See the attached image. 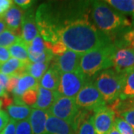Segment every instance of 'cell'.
I'll return each instance as SVG.
<instances>
[{
  "instance_id": "6da1fadb",
  "label": "cell",
  "mask_w": 134,
  "mask_h": 134,
  "mask_svg": "<svg viewBox=\"0 0 134 134\" xmlns=\"http://www.w3.org/2000/svg\"><path fill=\"white\" fill-rule=\"evenodd\" d=\"M58 36L67 49L82 54L113 43L110 36L97 29L86 16L65 25Z\"/></svg>"
},
{
  "instance_id": "7a4b0ae2",
  "label": "cell",
  "mask_w": 134,
  "mask_h": 134,
  "mask_svg": "<svg viewBox=\"0 0 134 134\" xmlns=\"http://www.w3.org/2000/svg\"><path fill=\"white\" fill-rule=\"evenodd\" d=\"M92 17L96 28L111 38L132 28V23L127 16L113 9L105 1L92 2Z\"/></svg>"
},
{
  "instance_id": "3957f363",
  "label": "cell",
  "mask_w": 134,
  "mask_h": 134,
  "mask_svg": "<svg viewBox=\"0 0 134 134\" xmlns=\"http://www.w3.org/2000/svg\"><path fill=\"white\" fill-rule=\"evenodd\" d=\"M115 49V46L112 43L83 54L80 62V72L89 79L104 69L112 68V58Z\"/></svg>"
},
{
  "instance_id": "277c9868",
  "label": "cell",
  "mask_w": 134,
  "mask_h": 134,
  "mask_svg": "<svg viewBox=\"0 0 134 134\" xmlns=\"http://www.w3.org/2000/svg\"><path fill=\"white\" fill-rule=\"evenodd\" d=\"M94 80V84L106 104H113L119 99L123 86L125 74L115 72L113 68L100 72Z\"/></svg>"
},
{
  "instance_id": "5b68a950",
  "label": "cell",
  "mask_w": 134,
  "mask_h": 134,
  "mask_svg": "<svg viewBox=\"0 0 134 134\" xmlns=\"http://www.w3.org/2000/svg\"><path fill=\"white\" fill-rule=\"evenodd\" d=\"M77 106L82 110L95 111L107 105L103 97L96 88L94 82L87 81L75 98Z\"/></svg>"
},
{
  "instance_id": "8992f818",
  "label": "cell",
  "mask_w": 134,
  "mask_h": 134,
  "mask_svg": "<svg viewBox=\"0 0 134 134\" xmlns=\"http://www.w3.org/2000/svg\"><path fill=\"white\" fill-rule=\"evenodd\" d=\"M48 112L50 115L63 120L72 126L75 116L79 112V107L77 106L75 98L60 96L58 93Z\"/></svg>"
},
{
  "instance_id": "52a82bcc",
  "label": "cell",
  "mask_w": 134,
  "mask_h": 134,
  "mask_svg": "<svg viewBox=\"0 0 134 134\" xmlns=\"http://www.w3.org/2000/svg\"><path fill=\"white\" fill-rule=\"evenodd\" d=\"M87 81L80 70L60 75L57 92L60 96L75 98Z\"/></svg>"
},
{
  "instance_id": "ba28073f",
  "label": "cell",
  "mask_w": 134,
  "mask_h": 134,
  "mask_svg": "<svg viewBox=\"0 0 134 134\" xmlns=\"http://www.w3.org/2000/svg\"><path fill=\"white\" fill-rule=\"evenodd\" d=\"M82 55V54L67 49L60 56H54L51 63L60 74L76 72L79 70Z\"/></svg>"
},
{
  "instance_id": "9c48e42d",
  "label": "cell",
  "mask_w": 134,
  "mask_h": 134,
  "mask_svg": "<svg viewBox=\"0 0 134 134\" xmlns=\"http://www.w3.org/2000/svg\"><path fill=\"white\" fill-rule=\"evenodd\" d=\"M113 69L120 74H125L134 69V50L116 47L112 58Z\"/></svg>"
},
{
  "instance_id": "30bf717a",
  "label": "cell",
  "mask_w": 134,
  "mask_h": 134,
  "mask_svg": "<svg viewBox=\"0 0 134 134\" xmlns=\"http://www.w3.org/2000/svg\"><path fill=\"white\" fill-rule=\"evenodd\" d=\"M115 113L109 106H104L94 111L93 125L96 134H107L114 125Z\"/></svg>"
},
{
  "instance_id": "8fae6325",
  "label": "cell",
  "mask_w": 134,
  "mask_h": 134,
  "mask_svg": "<svg viewBox=\"0 0 134 134\" xmlns=\"http://www.w3.org/2000/svg\"><path fill=\"white\" fill-rule=\"evenodd\" d=\"M38 35L39 31L35 20V14L33 9L30 8L25 12L23 17L20 39L29 47V44Z\"/></svg>"
},
{
  "instance_id": "7c38bea8",
  "label": "cell",
  "mask_w": 134,
  "mask_h": 134,
  "mask_svg": "<svg viewBox=\"0 0 134 134\" xmlns=\"http://www.w3.org/2000/svg\"><path fill=\"white\" fill-rule=\"evenodd\" d=\"M94 111L79 110L72 127L75 134H96L93 125Z\"/></svg>"
},
{
  "instance_id": "4fadbf2b",
  "label": "cell",
  "mask_w": 134,
  "mask_h": 134,
  "mask_svg": "<svg viewBox=\"0 0 134 134\" xmlns=\"http://www.w3.org/2000/svg\"><path fill=\"white\" fill-rule=\"evenodd\" d=\"M23 15L24 11L14 3L2 18L6 28L19 37L21 36V25Z\"/></svg>"
},
{
  "instance_id": "5bb4252c",
  "label": "cell",
  "mask_w": 134,
  "mask_h": 134,
  "mask_svg": "<svg viewBox=\"0 0 134 134\" xmlns=\"http://www.w3.org/2000/svg\"><path fill=\"white\" fill-rule=\"evenodd\" d=\"M46 134H75L72 126L63 120L48 113L46 124Z\"/></svg>"
},
{
  "instance_id": "9a60e30c",
  "label": "cell",
  "mask_w": 134,
  "mask_h": 134,
  "mask_svg": "<svg viewBox=\"0 0 134 134\" xmlns=\"http://www.w3.org/2000/svg\"><path fill=\"white\" fill-rule=\"evenodd\" d=\"M48 112L46 110L32 109L29 116V122L32 134H46V124Z\"/></svg>"
},
{
  "instance_id": "2e32d148",
  "label": "cell",
  "mask_w": 134,
  "mask_h": 134,
  "mask_svg": "<svg viewBox=\"0 0 134 134\" xmlns=\"http://www.w3.org/2000/svg\"><path fill=\"white\" fill-rule=\"evenodd\" d=\"M58 95V92L57 91L48 90L39 86L37 90V99L35 104L33 106V109L48 111Z\"/></svg>"
},
{
  "instance_id": "e0dca14e",
  "label": "cell",
  "mask_w": 134,
  "mask_h": 134,
  "mask_svg": "<svg viewBox=\"0 0 134 134\" xmlns=\"http://www.w3.org/2000/svg\"><path fill=\"white\" fill-rule=\"evenodd\" d=\"M60 73L54 66L52 65L40 80V86L52 91H57L60 78Z\"/></svg>"
},
{
  "instance_id": "ac0fdd59",
  "label": "cell",
  "mask_w": 134,
  "mask_h": 134,
  "mask_svg": "<svg viewBox=\"0 0 134 134\" xmlns=\"http://www.w3.org/2000/svg\"><path fill=\"white\" fill-rule=\"evenodd\" d=\"M26 64H24L16 58H11L0 66V73L8 76L15 75L19 77L26 73Z\"/></svg>"
},
{
  "instance_id": "d6986e66",
  "label": "cell",
  "mask_w": 134,
  "mask_h": 134,
  "mask_svg": "<svg viewBox=\"0 0 134 134\" xmlns=\"http://www.w3.org/2000/svg\"><path fill=\"white\" fill-rule=\"evenodd\" d=\"M38 86V81L29 75L28 73H25L19 77L17 86L13 90L12 93L14 94V96L21 97L25 92L30 90L37 89Z\"/></svg>"
},
{
  "instance_id": "ffe728a7",
  "label": "cell",
  "mask_w": 134,
  "mask_h": 134,
  "mask_svg": "<svg viewBox=\"0 0 134 134\" xmlns=\"http://www.w3.org/2000/svg\"><path fill=\"white\" fill-rule=\"evenodd\" d=\"M7 113L10 119L16 121L28 120L31 115V108L25 104H13L7 108Z\"/></svg>"
},
{
  "instance_id": "44dd1931",
  "label": "cell",
  "mask_w": 134,
  "mask_h": 134,
  "mask_svg": "<svg viewBox=\"0 0 134 134\" xmlns=\"http://www.w3.org/2000/svg\"><path fill=\"white\" fill-rule=\"evenodd\" d=\"M9 52L10 56L19 60V61L23 63L24 64L29 65L31 63L29 60V53H28V47L23 42L20 37L14 44H13L10 47Z\"/></svg>"
},
{
  "instance_id": "7402d4cb",
  "label": "cell",
  "mask_w": 134,
  "mask_h": 134,
  "mask_svg": "<svg viewBox=\"0 0 134 134\" xmlns=\"http://www.w3.org/2000/svg\"><path fill=\"white\" fill-rule=\"evenodd\" d=\"M134 98V69L125 74L123 86L119 99L121 100Z\"/></svg>"
},
{
  "instance_id": "603a6c76",
  "label": "cell",
  "mask_w": 134,
  "mask_h": 134,
  "mask_svg": "<svg viewBox=\"0 0 134 134\" xmlns=\"http://www.w3.org/2000/svg\"><path fill=\"white\" fill-rule=\"evenodd\" d=\"M106 2L120 14L134 16V0H107Z\"/></svg>"
},
{
  "instance_id": "cb8c5ba5",
  "label": "cell",
  "mask_w": 134,
  "mask_h": 134,
  "mask_svg": "<svg viewBox=\"0 0 134 134\" xmlns=\"http://www.w3.org/2000/svg\"><path fill=\"white\" fill-rule=\"evenodd\" d=\"M120 34L119 40H116L114 45L116 47H125L134 50V29H128Z\"/></svg>"
},
{
  "instance_id": "d4e9b609",
  "label": "cell",
  "mask_w": 134,
  "mask_h": 134,
  "mask_svg": "<svg viewBox=\"0 0 134 134\" xmlns=\"http://www.w3.org/2000/svg\"><path fill=\"white\" fill-rule=\"evenodd\" d=\"M50 63H30L26 67V73L32 76L37 81H40L43 75L48 70Z\"/></svg>"
},
{
  "instance_id": "484cf974",
  "label": "cell",
  "mask_w": 134,
  "mask_h": 134,
  "mask_svg": "<svg viewBox=\"0 0 134 134\" xmlns=\"http://www.w3.org/2000/svg\"><path fill=\"white\" fill-rule=\"evenodd\" d=\"M46 44L43 37L38 35L31 41L28 47L29 55H39L46 51Z\"/></svg>"
},
{
  "instance_id": "4316f807",
  "label": "cell",
  "mask_w": 134,
  "mask_h": 134,
  "mask_svg": "<svg viewBox=\"0 0 134 134\" xmlns=\"http://www.w3.org/2000/svg\"><path fill=\"white\" fill-rule=\"evenodd\" d=\"M19 38V37H17L14 32L6 29L5 31L0 34V46L7 48H10Z\"/></svg>"
},
{
  "instance_id": "83f0119b",
  "label": "cell",
  "mask_w": 134,
  "mask_h": 134,
  "mask_svg": "<svg viewBox=\"0 0 134 134\" xmlns=\"http://www.w3.org/2000/svg\"><path fill=\"white\" fill-rule=\"evenodd\" d=\"M114 126L120 134H134V130L125 120L120 117H115Z\"/></svg>"
},
{
  "instance_id": "f1b7e54d",
  "label": "cell",
  "mask_w": 134,
  "mask_h": 134,
  "mask_svg": "<svg viewBox=\"0 0 134 134\" xmlns=\"http://www.w3.org/2000/svg\"><path fill=\"white\" fill-rule=\"evenodd\" d=\"M37 90L38 88L30 90L29 91L25 92L21 96L22 100L25 104H27V106H32V107L35 104L37 99Z\"/></svg>"
},
{
  "instance_id": "f546056e",
  "label": "cell",
  "mask_w": 134,
  "mask_h": 134,
  "mask_svg": "<svg viewBox=\"0 0 134 134\" xmlns=\"http://www.w3.org/2000/svg\"><path fill=\"white\" fill-rule=\"evenodd\" d=\"M121 119H124L128 123L134 130V107H131L126 109L119 114V116Z\"/></svg>"
},
{
  "instance_id": "4dcf8cb0",
  "label": "cell",
  "mask_w": 134,
  "mask_h": 134,
  "mask_svg": "<svg viewBox=\"0 0 134 134\" xmlns=\"http://www.w3.org/2000/svg\"><path fill=\"white\" fill-rule=\"evenodd\" d=\"M16 134H32L31 127L29 120L17 121Z\"/></svg>"
},
{
  "instance_id": "1f68e13d",
  "label": "cell",
  "mask_w": 134,
  "mask_h": 134,
  "mask_svg": "<svg viewBox=\"0 0 134 134\" xmlns=\"http://www.w3.org/2000/svg\"><path fill=\"white\" fill-rule=\"evenodd\" d=\"M14 5V1L11 0H0V19H2L5 13Z\"/></svg>"
},
{
  "instance_id": "d6a6232c",
  "label": "cell",
  "mask_w": 134,
  "mask_h": 134,
  "mask_svg": "<svg viewBox=\"0 0 134 134\" xmlns=\"http://www.w3.org/2000/svg\"><path fill=\"white\" fill-rule=\"evenodd\" d=\"M16 123L17 121L10 119L9 122L6 125L5 128L1 131L0 134H16Z\"/></svg>"
},
{
  "instance_id": "836d02e7",
  "label": "cell",
  "mask_w": 134,
  "mask_h": 134,
  "mask_svg": "<svg viewBox=\"0 0 134 134\" xmlns=\"http://www.w3.org/2000/svg\"><path fill=\"white\" fill-rule=\"evenodd\" d=\"M19 77L15 76V75H11L9 77V81L8 82V85L6 87V90L8 92H12L13 90L17 86L18 81H19Z\"/></svg>"
},
{
  "instance_id": "e575fe53",
  "label": "cell",
  "mask_w": 134,
  "mask_h": 134,
  "mask_svg": "<svg viewBox=\"0 0 134 134\" xmlns=\"http://www.w3.org/2000/svg\"><path fill=\"white\" fill-rule=\"evenodd\" d=\"M10 58L9 49L0 46V66L7 62Z\"/></svg>"
},
{
  "instance_id": "d590c367",
  "label": "cell",
  "mask_w": 134,
  "mask_h": 134,
  "mask_svg": "<svg viewBox=\"0 0 134 134\" xmlns=\"http://www.w3.org/2000/svg\"><path fill=\"white\" fill-rule=\"evenodd\" d=\"M9 116L4 110H0V132L6 127L9 122Z\"/></svg>"
},
{
  "instance_id": "8d00e7d4",
  "label": "cell",
  "mask_w": 134,
  "mask_h": 134,
  "mask_svg": "<svg viewBox=\"0 0 134 134\" xmlns=\"http://www.w3.org/2000/svg\"><path fill=\"white\" fill-rule=\"evenodd\" d=\"M14 3L22 9L28 10L33 5L34 2L31 0H15Z\"/></svg>"
},
{
  "instance_id": "74e56055",
  "label": "cell",
  "mask_w": 134,
  "mask_h": 134,
  "mask_svg": "<svg viewBox=\"0 0 134 134\" xmlns=\"http://www.w3.org/2000/svg\"><path fill=\"white\" fill-rule=\"evenodd\" d=\"M9 77L10 76H8V75L0 73V85H2L5 89H6L7 85H8V82L9 81Z\"/></svg>"
},
{
  "instance_id": "f35d334b",
  "label": "cell",
  "mask_w": 134,
  "mask_h": 134,
  "mask_svg": "<svg viewBox=\"0 0 134 134\" xmlns=\"http://www.w3.org/2000/svg\"><path fill=\"white\" fill-rule=\"evenodd\" d=\"M7 95H8V93L7 90H6V89L4 88L2 85H0V97L3 98V97H5Z\"/></svg>"
},
{
  "instance_id": "ab89813d",
  "label": "cell",
  "mask_w": 134,
  "mask_h": 134,
  "mask_svg": "<svg viewBox=\"0 0 134 134\" xmlns=\"http://www.w3.org/2000/svg\"><path fill=\"white\" fill-rule=\"evenodd\" d=\"M6 30V25L3 19H0V34Z\"/></svg>"
},
{
  "instance_id": "60d3db41",
  "label": "cell",
  "mask_w": 134,
  "mask_h": 134,
  "mask_svg": "<svg viewBox=\"0 0 134 134\" xmlns=\"http://www.w3.org/2000/svg\"><path fill=\"white\" fill-rule=\"evenodd\" d=\"M107 134H120V133L118 131V130L115 128V126L113 125V127L110 131L107 133Z\"/></svg>"
},
{
  "instance_id": "b9f144b4",
  "label": "cell",
  "mask_w": 134,
  "mask_h": 134,
  "mask_svg": "<svg viewBox=\"0 0 134 134\" xmlns=\"http://www.w3.org/2000/svg\"><path fill=\"white\" fill-rule=\"evenodd\" d=\"M130 102H131V105H132V107H134V98H133V99H130Z\"/></svg>"
},
{
  "instance_id": "7bdbcfd3",
  "label": "cell",
  "mask_w": 134,
  "mask_h": 134,
  "mask_svg": "<svg viewBox=\"0 0 134 134\" xmlns=\"http://www.w3.org/2000/svg\"><path fill=\"white\" fill-rule=\"evenodd\" d=\"M132 26H134V16L132 17Z\"/></svg>"
},
{
  "instance_id": "ee69618b",
  "label": "cell",
  "mask_w": 134,
  "mask_h": 134,
  "mask_svg": "<svg viewBox=\"0 0 134 134\" xmlns=\"http://www.w3.org/2000/svg\"><path fill=\"white\" fill-rule=\"evenodd\" d=\"M2 100L0 99V110H1V108H2Z\"/></svg>"
}]
</instances>
